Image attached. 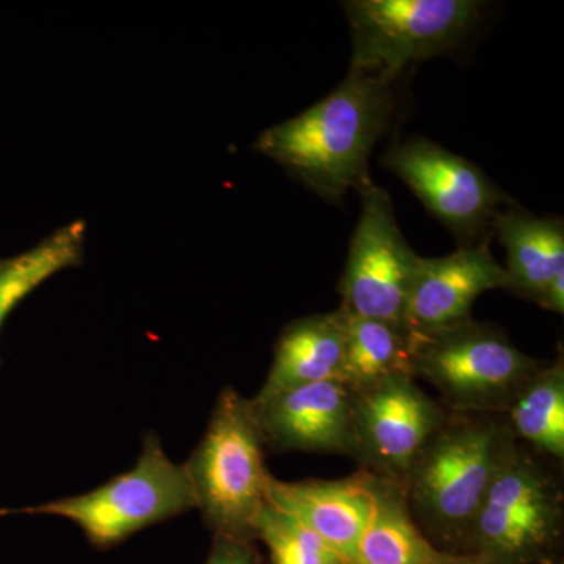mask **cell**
Returning <instances> with one entry per match:
<instances>
[{"label":"cell","instance_id":"obj_3","mask_svg":"<svg viewBox=\"0 0 564 564\" xmlns=\"http://www.w3.org/2000/svg\"><path fill=\"white\" fill-rule=\"evenodd\" d=\"M411 377L429 381L451 413H507L543 364L489 323L466 321L408 334Z\"/></svg>","mask_w":564,"mask_h":564},{"label":"cell","instance_id":"obj_21","mask_svg":"<svg viewBox=\"0 0 564 564\" xmlns=\"http://www.w3.org/2000/svg\"><path fill=\"white\" fill-rule=\"evenodd\" d=\"M245 538L217 534L206 564H256L254 554Z\"/></svg>","mask_w":564,"mask_h":564},{"label":"cell","instance_id":"obj_19","mask_svg":"<svg viewBox=\"0 0 564 564\" xmlns=\"http://www.w3.org/2000/svg\"><path fill=\"white\" fill-rule=\"evenodd\" d=\"M514 440L533 445L556 462L564 458V362L543 366L507 411Z\"/></svg>","mask_w":564,"mask_h":564},{"label":"cell","instance_id":"obj_13","mask_svg":"<svg viewBox=\"0 0 564 564\" xmlns=\"http://www.w3.org/2000/svg\"><path fill=\"white\" fill-rule=\"evenodd\" d=\"M373 475L362 473L343 480H306L288 484L272 478L267 502L296 521L352 563L372 511Z\"/></svg>","mask_w":564,"mask_h":564},{"label":"cell","instance_id":"obj_12","mask_svg":"<svg viewBox=\"0 0 564 564\" xmlns=\"http://www.w3.org/2000/svg\"><path fill=\"white\" fill-rule=\"evenodd\" d=\"M505 269L494 259L489 239L444 258H421L408 299L404 332L425 334L466 321L475 300L502 289Z\"/></svg>","mask_w":564,"mask_h":564},{"label":"cell","instance_id":"obj_10","mask_svg":"<svg viewBox=\"0 0 564 564\" xmlns=\"http://www.w3.org/2000/svg\"><path fill=\"white\" fill-rule=\"evenodd\" d=\"M383 163L462 240L477 237L510 203L478 166L423 137L395 144Z\"/></svg>","mask_w":564,"mask_h":564},{"label":"cell","instance_id":"obj_8","mask_svg":"<svg viewBox=\"0 0 564 564\" xmlns=\"http://www.w3.org/2000/svg\"><path fill=\"white\" fill-rule=\"evenodd\" d=\"M339 282L345 314L404 329L408 299L421 256L404 240L389 193L369 185Z\"/></svg>","mask_w":564,"mask_h":564},{"label":"cell","instance_id":"obj_4","mask_svg":"<svg viewBox=\"0 0 564 564\" xmlns=\"http://www.w3.org/2000/svg\"><path fill=\"white\" fill-rule=\"evenodd\" d=\"M263 437L251 400L226 386L202 443L184 464L196 510L215 534L256 536L254 524L269 497L272 475L263 463Z\"/></svg>","mask_w":564,"mask_h":564},{"label":"cell","instance_id":"obj_7","mask_svg":"<svg viewBox=\"0 0 564 564\" xmlns=\"http://www.w3.org/2000/svg\"><path fill=\"white\" fill-rule=\"evenodd\" d=\"M563 524V489L543 462L516 443L486 494L469 541L485 564H521L544 552Z\"/></svg>","mask_w":564,"mask_h":564},{"label":"cell","instance_id":"obj_6","mask_svg":"<svg viewBox=\"0 0 564 564\" xmlns=\"http://www.w3.org/2000/svg\"><path fill=\"white\" fill-rule=\"evenodd\" d=\"M474 0H350V70L392 82L411 63L452 50L480 18Z\"/></svg>","mask_w":564,"mask_h":564},{"label":"cell","instance_id":"obj_9","mask_svg":"<svg viewBox=\"0 0 564 564\" xmlns=\"http://www.w3.org/2000/svg\"><path fill=\"white\" fill-rule=\"evenodd\" d=\"M448 411L415 384L392 375L351 391L352 458L364 470L402 485L415 456Z\"/></svg>","mask_w":564,"mask_h":564},{"label":"cell","instance_id":"obj_18","mask_svg":"<svg viewBox=\"0 0 564 564\" xmlns=\"http://www.w3.org/2000/svg\"><path fill=\"white\" fill-rule=\"evenodd\" d=\"M343 314L345 358L343 383L350 391L392 377L410 375V345L402 328L373 318Z\"/></svg>","mask_w":564,"mask_h":564},{"label":"cell","instance_id":"obj_24","mask_svg":"<svg viewBox=\"0 0 564 564\" xmlns=\"http://www.w3.org/2000/svg\"><path fill=\"white\" fill-rule=\"evenodd\" d=\"M348 564H351V563H348Z\"/></svg>","mask_w":564,"mask_h":564},{"label":"cell","instance_id":"obj_11","mask_svg":"<svg viewBox=\"0 0 564 564\" xmlns=\"http://www.w3.org/2000/svg\"><path fill=\"white\" fill-rule=\"evenodd\" d=\"M251 406L265 447L352 458L351 391L343 381L261 389Z\"/></svg>","mask_w":564,"mask_h":564},{"label":"cell","instance_id":"obj_23","mask_svg":"<svg viewBox=\"0 0 564 564\" xmlns=\"http://www.w3.org/2000/svg\"><path fill=\"white\" fill-rule=\"evenodd\" d=\"M445 564H485V563H481L480 560H477V558H463V556H451V558H448V562L445 563Z\"/></svg>","mask_w":564,"mask_h":564},{"label":"cell","instance_id":"obj_2","mask_svg":"<svg viewBox=\"0 0 564 564\" xmlns=\"http://www.w3.org/2000/svg\"><path fill=\"white\" fill-rule=\"evenodd\" d=\"M516 443L496 415L448 413L400 485L413 518L444 540H469L489 486Z\"/></svg>","mask_w":564,"mask_h":564},{"label":"cell","instance_id":"obj_1","mask_svg":"<svg viewBox=\"0 0 564 564\" xmlns=\"http://www.w3.org/2000/svg\"><path fill=\"white\" fill-rule=\"evenodd\" d=\"M395 111L392 82L364 73L347 79L299 117L273 126L256 150L280 163L326 202L372 185L370 154Z\"/></svg>","mask_w":564,"mask_h":564},{"label":"cell","instance_id":"obj_17","mask_svg":"<svg viewBox=\"0 0 564 564\" xmlns=\"http://www.w3.org/2000/svg\"><path fill=\"white\" fill-rule=\"evenodd\" d=\"M85 232V223L77 220L57 229L32 250L0 259V332L18 304L44 281L62 270L80 265Z\"/></svg>","mask_w":564,"mask_h":564},{"label":"cell","instance_id":"obj_16","mask_svg":"<svg viewBox=\"0 0 564 564\" xmlns=\"http://www.w3.org/2000/svg\"><path fill=\"white\" fill-rule=\"evenodd\" d=\"M451 556L423 536L400 486L373 475L372 511L351 564H445Z\"/></svg>","mask_w":564,"mask_h":564},{"label":"cell","instance_id":"obj_14","mask_svg":"<svg viewBox=\"0 0 564 564\" xmlns=\"http://www.w3.org/2000/svg\"><path fill=\"white\" fill-rule=\"evenodd\" d=\"M491 225L508 254L502 289L540 304L549 284L564 273L562 218L511 209L497 212Z\"/></svg>","mask_w":564,"mask_h":564},{"label":"cell","instance_id":"obj_20","mask_svg":"<svg viewBox=\"0 0 564 564\" xmlns=\"http://www.w3.org/2000/svg\"><path fill=\"white\" fill-rule=\"evenodd\" d=\"M254 533L269 549L272 564H348L317 534L270 502L256 519Z\"/></svg>","mask_w":564,"mask_h":564},{"label":"cell","instance_id":"obj_5","mask_svg":"<svg viewBox=\"0 0 564 564\" xmlns=\"http://www.w3.org/2000/svg\"><path fill=\"white\" fill-rule=\"evenodd\" d=\"M191 510H196V497L187 469L173 463L158 434L150 433L135 467L95 491L22 510L0 508V516H61L79 525L95 547L109 549L147 527Z\"/></svg>","mask_w":564,"mask_h":564},{"label":"cell","instance_id":"obj_22","mask_svg":"<svg viewBox=\"0 0 564 564\" xmlns=\"http://www.w3.org/2000/svg\"><path fill=\"white\" fill-rule=\"evenodd\" d=\"M541 307L554 313L563 314L564 311V273L558 274L554 281L545 289Z\"/></svg>","mask_w":564,"mask_h":564},{"label":"cell","instance_id":"obj_15","mask_svg":"<svg viewBox=\"0 0 564 564\" xmlns=\"http://www.w3.org/2000/svg\"><path fill=\"white\" fill-rule=\"evenodd\" d=\"M345 334L343 314H315L293 321L274 345L272 369L262 389L343 381Z\"/></svg>","mask_w":564,"mask_h":564}]
</instances>
